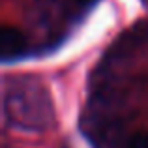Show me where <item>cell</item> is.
<instances>
[{
  "instance_id": "6da1fadb",
  "label": "cell",
  "mask_w": 148,
  "mask_h": 148,
  "mask_svg": "<svg viewBox=\"0 0 148 148\" xmlns=\"http://www.w3.org/2000/svg\"><path fill=\"white\" fill-rule=\"evenodd\" d=\"M4 111L11 126L25 131H40L53 122V105L49 94L36 79H13L6 88Z\"/></svg>"
},
{
  "instance_id": "7a4b0ae2",
  "label": "cell",
  "mask_w": 148,
  "mask_h": 148,
  "mask_svg": "<svg viewBox=\"0 0 148 148\" xmlns=\"http://www.w3.org/2000/svg\"><path fill=\"white\" fill-rule=\"evenodd\" d=\"M26 38L23 32L13 26H4L2 34H0V54H2L4 62L15 60V58L23 56L26 53Z\"/></svg>"
},
{
  "instance_id": "277c9868",
  "label": "cell",
  "mask_w": 148,
  "mask_h": 148,
  "mask_svg": "<svg viewBox=\"0 0 148 148\" xmlns=\"http://www.w3.org/2000/svg\"><path fill=\"white\" fill-rule=\"evenodd\" d=\"M73 4H77V6H83V8H88L90 4H94L96 0H71Z\"/></svg>"
},
{
  "instance_id": "3957f363",
  "label": "cell",
  "mask_w": 148,
  "mask_h": 148,
  "mask_svg": "<svg viewBox=\"0 0 148 148\" xmlns=\"http://www.w3.org/2000/svg\"><path fill=\"white\" fill-rule=\"evenodd\" d=\"M126 148H148V131H139L130 137Z\"/></svg>"
}]
</instances>
